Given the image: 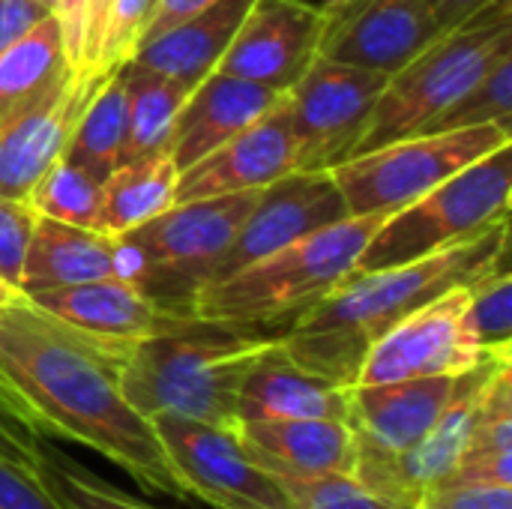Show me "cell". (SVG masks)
<instances>
[{
	"label": "cell",
	"mask_w": 512,
	"mask_h": 509,
	"mask_svg": "<svg viewBox=\"0 0 512 509\" xmlns=\"http://www.w3.org/2000/svg\"><path fill=\"white\" fill-rule=\"evenodd\" d=\"M126 348L21 297L0 312V396L42 438L75 441L123 468L141 489L186 498L150 420L123 396Z\"/></svg>",
	"instance_id": "obj_1"
},
{
	"label": "cell",
	"mask_w": 512,
	"mask_h": 509,
	"mask_svg": "<svg viewBox=\"0 0 512 509\" xmlns=\"http://www.w3.org/2000/svg\"><path fill=\"white\" fill-rule=\"evenodd\" d=\"M507 252L510 219L435 255L372 273H351L282 333V348L309 372L354 387L363 357L393 324L444 291L510 264Z\"/></svg>",
	"instance_id": "obj_2"
},
{
	"label": "cell",
	"mask_w": 512,
	"mask_h": 509,
	"mask_svg": "<svg viewBox=\"0 0 512 509\" xmlns=\"http://www.w3.org/2000/svg\"><path fill=\"white\" fill-rule=\"evenodd\" d=\"M282 336L204 318L138 339L120 363V387L141 417L177 414L213 426H237V396L255 360Z\"/></svg>",
	"instance_id": "obj_3"
},
{
	"label": "cell",
	"mask_w": 512,
	"mask_h": 509,
	"mask_svg": "<svg viewBox=\"0 0 512 509\" xmlns=\"http://www.w3.org/2000/svg\"><path fill=\"white\" fill-rule=\"evenodd\" d=\"M387 216H348L198 291L192 315L237 327L288 330L336 291Z\"/></svg>",
	"instance_id": "obj_4"
},
{
	"label": "cell",
	"mask_w": 512,
	"mask_h": 509,
	"mask_svg": "<svg viewBox=\"0 0 512 509\" xmlns=\"http://www.w3.org/2000/svg\"><path fill=\"white\" fill-rule=\"evenodd\" d=\"M255 201L258 192L177 201L156 219L117 237L120 279L141 288L165 312L195 318L198 291L213 282Z\"/></svg>",
	"instance_id": "obj_5"
},
{
	"label": "cell",
	"mask_w": 512,
	"mask_h": 509,
	"mask_svg": "<svg viewBox=\"0 0 512 509\" xmlns=\"http://www.w3.org/2000/svg\"><path fill=\"white\" fill-rule=\"evenodd\" d=\"M507 51H512V0H492L480 15L441 33L387 78L357 153L417 135Z\"/></svg>",
	"instance_id": "obj_6"
},
{
	"label": "cell",
	"mask_w": 512,
	"mask_h": 509,
	"mask_svg": "<svg viewBox=\"0 0 512 509\" xmlns=\"http://www.w3.org/2000/svg\"><path fill=\"white\" fill-rule=\"evenodd\" d=\"M510 195L512 141L456 171L408 207L390 213L360 252L354 273L408 264L465 243L510 219Z\"/></svg>",
	"instance_id": "obj_7"
},
{
	"label": "cell",
	"mask_w": 512,
	"mask_h": 509,
	"mask_svg": "<svg viewBox=\"0 0 512 509\" xmlns=\"http://www.w3.org/2000/svg\"><path fill=\"white\" fill-rule=\"evenodd\" d=\"M510 141L512 129L501 126L417 132L354 153L351 159L330 168V174L351 216H390Z\"/></svg>",
	"instance_id": "obj_8"
},
{
	"label": "cell",
	"mask_w": 512,
	"mask_h": 509,
	"mask_svg": "<svg viewBox=\"0 0 512 509\" xmlns=\"http://www.w3.org/2000/svg\"><path fill=\"white\" fill-rule=\"evenodd\" d=\"M390 75L318 54L285 93L297 171H330L357 153Z\"/></svg>",
	"instance_id": "obj_9"
},
{
	"label": "cell",
	"mask_w": 512,
	"mask_h": 509,
	"mask_svg": "<svg viewBox=\"0 0 512 509\" xmlns=\"http://www.w3.org/2000/svg\"><path fill=\"white\" fill-rule=\"evenodd\" d=\"M150 426L186 498L216 509H291L282 483L243 447L237 426L156 414Z\"/></svg>",
	"instance_id": "obj_10"
},
{
	"label": "cell",
	"mask_w": 512,
	"mask_h": 509,
	"mask_svg": "<svg viewBox=\"0 0 512 509\" xmlns=\"http://www.w3.org/2000/svg\"><path fill=\"white\" fill-rule=\"evenodd\" d=\"M471 285V282H468ZM468 285H456L393 324L363 357L357 384H393L432 375H465L492 354H480L465 330ZM354 384V387H357Z\"/></svg>",
	"instance_id": "obj_11"
},
{
	"label": "cell",
	"mask_w": 512,
	"mask_h": 509,
	"mask_svg": "<svg viewBox=\"0 0 512 509\" xmlns=\"http://www.w3.org/2000/svg\"><path fill=\"white\" fill-rule=\"evenodd\" d=\"M108 75L69 66L0 126V198L27 201L36 180L63 156L81 111Z\"/></svg>",
	"instance_id": "obj_12"
},
{
	"label": "cell",
	"mask_w": 512,
	"mask_h": 509,
	"mask_svg": "<svg viewBox=\"0 0 512 509\" xmlns=\"http://www.w3.org/2000/svg\"><path fill=\"white\" fill-rule=\"evenodd\" d=\"M348 216V204L330 171H291L258 192V201L222 255L213 282Z\"/></svg>",
	"instance_id": "obj_13"
},
{
	"label": "cell",
	"mask_w": 512,
	"mask_h": 509,
	"mask_svg": "<svg viewBox=\"0 0 512 509\" xmlns=\"http://www.w3.org/2000/svg\"><path fill=\"white\" fill-rule=\"evenodd\" d=\"M327 12L309 0H255L216 72L288 93L321 54Z\"/></svg>",
	"instance_id": "obj_14"
},
{
	"label": "cell",
	"mask_w": 512,
	"mask_h": 509,
	"mask_svg": "<svg viewBox=\"0 0 512 509\" xmlns=\"http://www.w3.org/2000/svg\"><path fill=\"white\" fill-rule=\"evenodd\" d=\"M438 36L423 0H351L327 15L321 54L393 75Z\"/></svg>",
	"instance_id": "obj_15"
},
{
	"label": "cell",
	"mask_w": 512,
	"mask_h": 509,
	"mask_svg": "<svg viewBox=\"0 0 512 509\" xmlns=\"http://www.w3.org/2000/svg\"><path fill=\"white\" fill-rule=\"evenodd\" d=\"M297 159V138L282 96V102L261 120L228 138L195 165L183 168L177 177V201L261 192L279 177L297 171Z\"/></svg>",
	"instance_id": "obj_16"
},
{
	"label": "cell",
	"mask_w": 512,
	"mask_h": 509,
	"mask_svg": "<svg viewBox=\"0 0 512 509\" xmlns=\"http://www.w3.org/2000/svg\"><path fill=\"white\" fill-rule=\"evenodd\" d=\"M459 378L432 375L351 387L348 423L357 438V456L393 459L411 450L453 402Z\"/></svg>",
	"instance_id": "obj_17"
},
{
	"label": "cell",
	"mask_w": 512,
	"mask_h": 509,
	"mask_svg": "<svg viewBox=\"0 0 512 509\" xmlns=\"http://www.w3.org/2000/svg\"><path fill=\"white\" fill-rule=\"evenodd\" d=\"M24 297L51 318L114 345H132L189 321L183 315L165 312L126 279H96L84 285L33 291Z\"/></svg>",
	"instance_id": "obj_18"
},
{
	"label": "cell",
	"mask_w": 512,
	"mask_h": 509,
	"mask_svg": "<svg viewBox=\"0 0 512 509\" xmlns=\"http://www.w3.org/2000/svg\"><path fill=\"white\" fill-rule=\"evenodd\" d=\"M285 93L255 81H243L225 72H210L186 96L168 141V153L177 171L195 165L228 138L261 120L282 102Z\"/></svg>",
	"instance_id": "obj_19"
},
{
	"label": "cell",
	"mask_w": 512,
	"mask_h": 509,
	"mask_svg": "<svg viewBox=\"0 0 512 509\" xmlns=\"http://www.w3.org/2000/svg\"><path fill=\"white\" fill-rule=\"evenodd\" d=\"M351 387L294 363L282 336L255 360L237 396V423L258 420H348Z\"/></svg>",
	"instance_id": "obj_20"
},
{
	"label": "cell",
	"mask_w": 512,
	"mask_h": 509,
	"mask_svg": "<svg viewBox=\"0 0 512 509\" xmlns=\"http://www.w3.org/2000/svg\"><path fill=\"white\" fill-rule=\"evenodd\" d=\"M249 456L276 480L354 474L357 438L348 420H258L237 423Z\"/></svg>",
	"instance_id": "obj_21"
},
{
	"label": "cell",
	"mask_w": 512,
	"mask_h": 509,
	"mask_svg": "<svg viewBox=\"0 0 512 509\" xmlns=\"http://www.w3.org/2000/svg\"><path fill=\"white\" fill-rule=\"evenodd\" d=\"M96 279H120L117 237L36 216L21 267V294L84 285Z\"/></svg>",
	"instance_id": "obj_22"
},
{
	"label": "cell",
	"mask_w": 512,
	"mask_h": 509,
	"mask_svg": "<svg viewBox=\"0 0 512 509\" xmlns=\"http://www.w3.org/2000/svg\"><path fill=\"white\" fill-rule=\"evenodd\" d=\"M252 3L255 0H216L177 27L141 42L129 63L159 72L192 90L210 72H216Z\"/></svg>",
	"instance_id": "obj_23"
},
{
	"label": "cell",
	"mask_w": 512,
	"mask_h": 509,
	"mask_svg": "<svg viewBox=\"0 0 512 509\" xmlns=\"http://www.w3.org/2000/svg\"><path fill=\"white\" fill-rule=\"evenodd\" d=\"M177 177L180 171L168 150L123 162L102 183L96 231L120 237L165 213L177 204Z\"/></svg>",
	"instance_id": "obj_24"
},
{
	"label": "cell",
	"mask_w": 512,
	"mask_h": 509,
	"mask_svg": "<svg viewBox=\"0 0 512 509\" xmlns=\"http://www.w3.org/2000/svg\"><path fill=\"white\" fill-rule=\"evenodd\" d=\"M444 483L512 486V360H501L489 375L468 447Z\"/></svg>",
	"instance_id": "obj_25"
},
{
	"label": "cell",
	"mask_w": 512,
	"mask_h": 509,
	"mask_svg": "<svg viewBox=\"0 0 512 509\" xmlns=\"http://www.w3.org/2000/svg\"><path fill=\"white\" fill-rule=\"evenodd\" d=\"M123 90H126V141H123V162L168 150L174 120L192 93L189 87L150 72L135 63L120 66Z\"/></svg>",
	"instance_id": "obj_26"
},
{
	"label": "cell",
	"mask_w": 512,
	"mask_h": 509,
	"mask_svg": "<svg viewBox=\"0 0 512 509\" xmlns=\"http://www.w3.org/2000/svg\"><path fill=\"white\" fill-rule=\"evenodd\" d=\"M63 33L54 15L0 51V126L69 69Z\"/></svg>",
	"instance_id": "obj_27"
},
{
	"label": "cell",
	"mask_w": 512,
	"mask_h": 509,
	"mask_svg": "<svg viewBox=\"0 0 512 509\" xmlns=\"http://www.w3.org/2000/svg\"><path fill=\"white\" fill-rule=\"evenodd\" d=\"M126 141V90L120 69L111 72L81 111L63 159L87 171L96 183H105L123 165Z\"/></svg>",
	"instance_id": "obj_28"
},
{
	"label": "cell",
	"mask_w": 512,
	"mask_h": 509,
	"mask_svg": "<svg viewBox=\"0 0 512 509\" xmlns=\"http://www.w3.org/2000/svg\"><path fill=\"white\" fill-rule=\"evenodd\" d=\"M30 471L60 509H159L114 489L111 483L87 471L81 462H75L57 447H48L45 441Z\"/></svg>",
	"instance_id": "obj_29"
},
{
	"label": "cell",
	"mask_w": 512,
	"mask_h": 509,
	"mask_svg": "<svg viewBox=\"0 0 512 509\" xmlns=\"http://www.w3.org/2000/svg\"><path fill=\"white\" fill-rule=\"evenodd\" d=\"M477 126L512 129V51L501 54L450 108H444L420 132H453Z\"/></svg>",
	"instance_id": "obj_30"
},
{
	"label": "cell",
	"mask_w": 512,
	"mask_h": 509,
	"mask_svg": "<svg viewBox=\"0 0 512 509\" xmlns=\"http://www.w3.org/2000/svg\"><path fill=\"white\" fill-rule=\"evenodd\" d=\"M102 183H96L87 171L66 162L63 156L36 180L27 195V204L36 216H48L78 228H96L99 219Z\"/></svg>",
	"instance_id": "obj_31"
},
{
	"label": "cell",
	"mask_w": 512,
	"mask_h": 509,
	"mask_svg": "<svg viewBox=\"0 0 512 509\" xmlns=\"http://www.w3.org/2000/svg\"><path fill=\"white\" fill-rule=\"evenodd\" d=\"M465 330L480 354H512V276L510 264L468 285Z\"/></svg>",
	"instance_id": "obj_32"
},
{
	"label": "cell",
	"mask_w": 512,
	"mask_h": 509,
	"mask_svg": "<svg viewBox=\"0 0 512 509\" xmlns=\"http://www.w3.org/2000/svg\"><path fill=\"white\" fill-rule=\"evenodd\" d=\"M279 483L288 495L291 509H405L360 483L354 474H327Z\"/></svg>",
	"instance_id": "obj_33"
},
{
	"label": "cell",
	"mask_w": 512,
	"mask_h": 509,
	"mask_svg": "<svg viewBox=\"0 0 512 509\" xmlns=\"http://www.w3.org/2000/svg\"><path fill=\"white\" fill-rule=\"evenodd\" d=\"M153 0H114L105 39H102V54H99V69L102 72H117L138 48V39L144 33L147 15H150Z\"/></svg>",
	"instance_id": "obj_34"
},
{
	"label": "cell",
	"mask_w": 512,
	"mask_h": 509,
	"mask_svg": "<svg viewBox=\"0 0 512 509\" xmlns=\"http://www.w3.org/2000/svg\"><path fill=\"white\" fill-rule=\"evenodd\" d=\"M33 222L36 210L27 201L0 198V279H6L15 288L21 285V267L30 246Z\"/></svg>",
	"instance_id": "obj_35"
},
{
	"label": "cell",
	"mask_w": 512,
	"mask_h": 509,
	"mask_svg": "<svg viewBox=\"0 0 512 509\" xmlns=\"http://www.w3.org/2000/svg\"><path fill=\"white\" fill-rule=\"evenodd\" d=\"M414 509H512V486L444 483L426 492Z\"/></svg>",
	"instance_id": "obj_36"
},
{
	"label": "cell",
	"mask_w": 512,
	"mask_h": 509,
	"mask_svg": "<svg viewBox=\"0 0 512 509\" xmlns=\"http://www.w3.org/2000/svg\"><path fill=\"white\" fill-rule=\"evenodd\" d=\"M0 509H60L30 468L0 459Z\"/></svg>",
	"instance_id": "obj_37"
},
{
	"label": "cell",
	"mask_w": 512,
	"mask_h": 509,
	"mask_svg": "<svg viewBox=\"0 0 512 509\" xmlns=\"http://www.w3.org/2000/svg\"><path fill=\"white\" fill-rule=\"evenodd\" d=\"M42 441L45 438L33 426H27L0 396V459L15 462L21 468H33Z\"/></svg>",
	"instance_id": "obj_38"
},
{
	"label": "cell",
	"mask_w": 512,
	"mask_h": 509,
	"mask_svg": "<svg viewBox=\"0 0 512 509\" xmlns=\"http://www.w3.org/2000/svg\"><path fill=\"white\" fill-rule=\"evenodd\" d=\"M48 15L51 9H45L39 0H0V51Z\"/></svg>",
	"instance_id": "obj_39"
},
{
	"label": "cell",
	"mask_w": 512,
	"mask_h": 509,
	"mask_svg": "<svg viewBox=\"0 0 512 509\" xmlns=\"http://www.w3.org/2000/svg\"><path fill=\"white\" fill-rule=\"evenodd\" d=\"M111 6H114V0H90L87 3L78 69H99V54H102V39H105V27H108Z\"/></svg>",
	"instance_id": "obj_40"
},
{
	"label": "cell",
	"mask_w": 512,
	"mask_h": 509,
	"mask_svg": "<svg viewBox=\"0 0 512 509\" xmlns=\"http://www.w3.org/2000/svg\"><path fill=\"white\" fill-rule=\"evenodd\" d=\"M210 3H216V0H153L138 45L147 42V39H153V36H159V33H165V30H171V27H177L180 21L198 15V12L207 9Z\"/></svg>",
	"instance_id": "obj_41"
},
{
	"label": "cell",
	"mask_w": 512,
	"mask_h": 509,
	"mask_svg": "<svg viewBox=\"0 0 512 509\" xmlns=\"http://www.w3.org/2000/svg\"><path fill=\"white\" fill-rule=\"evenodd\" d=\"M87 3L90 0H57L54 3V18L63 33L66 57L78 69V54H81V33H84V18H87Z\"/></svg>",
	"instance_id": "obj_42"
},
{
	"label": "cell",
	"mask_w": 512,
	"mask_h": 509,
	"mask_svg": "<svg viewBox=\"0 0 512 509\" xmlns=\"http://www.w3.org/2000/svg\"><path fill=\"white\" fill-rule=\"evenodd\" d=\"M426 9L432 12L435 24L441 33L462 27L465 21H471L474 15H480L492 0H423Z\"/></svg>",
	"instance_id": "obj_43"
},
{
	"label": "cell",
	"mask_w": 512,
	"mask_h": 509,
	"mask_svg": "<svg viewBox=\"0 0 512 509\" xmlns=\"http://www.w3.org/2000/svg\"><path fill=\"white\" fill-rule=\"evenodd\" d=\"M21 297H24V294H21L15 285H9L6 279H0V312H3L6 306H12L15 300H21Z\"/></svg>",
	"instance_id": "obj_44"
},
{
	"label": "cell",
	"mask_w": 512,
	"mask_h": 509,
	"mask_svg": "<svg viewBox=\"0 0 512 509\" xmlns=\"http://www.w3.org/2000/svg\"><path fill=\"white\" fill-rule=\"evenodd\" d=\"M309 3H312V6H318L321 12H327V15H330V12L342 9L345 3H351V0H309Z\"/></svg>",
	"instance_id": "obj_45"
},
{
	"label": "cell",
	"mask_w": 512,
	"mask_h": 509,
	"mask_svg": "<svg viewBox=\"0 0 512 509\" xmlns=\"http://www.w3.org/2000/svg\"><path fill=\"white\" fill-rule=\"evenodd\" d=\"M39 3H42L45 9H51V12H54V3H57V0H39Z\"/></svg>",
	"instance_id": "obj_46"
}]
</instances>
